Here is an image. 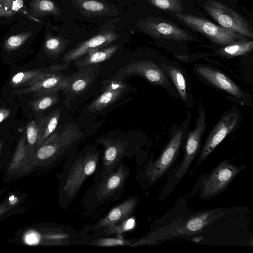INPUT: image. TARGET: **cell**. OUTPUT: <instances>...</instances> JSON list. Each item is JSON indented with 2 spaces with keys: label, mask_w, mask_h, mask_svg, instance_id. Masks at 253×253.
Here are the masks:
<instances>
[{
  "label": "cell",
  "mask_w": 253,
  "mask_h": 253,
  "mask_svg": "<svg viewBox=\"0 0 253 253\" xmlns=\"http://www.w3.org/2000/svg\"><path fill=\"white\" fill-rule=\"evenodd\" d=\"M101 152L86 149L73 151L66 158L59 173V197L60 206L67 210L76 198L85 180L96 170Z\"/></svg>",
  "instance_id": "1"
},
{
  "label": "cell",
  "mask_w": 253,
  "mask_h": 253,
  "mask_svg": "<svg viewBox=\"0 0 253 253\" xmlns=\"http://www.w3.org/2000/svg\"><path fill=\"white\" fill-rule=\"evenodd\" d=\"M129 174V167L121 159L109 172L96 175L93 183L81 201L83 207L92 212L118 199L124 192L126 181Z\"/></svg>",
  "instance_id": "2"
},
{
  "label": "cell",
  "mask_w": 253,
  "mask_h": 253,
  "mask_svg": "<svg viewBox=\"0 0 253 253\" xmlns=\"http://www.w3.org/2000/svg\"><path fill=\"white\" fill-rule=\"evenodd\" d=\"M82 137L78 127L72 124L61 131L55 132L36 148L32 158L25 164L24 170L34 167L50 168L66 158L75 149Z\"/></svg>",
  "instance_id": "3"
},
{
  "label": "cell",
  "mask_w": 253,
  "mask_h": 253,
  "mask_svg": "<svg viewBox=\"0 0 253 253\" xmlns=\"http://www.w3.org/2000/svg\"><path fill=\"white\" fill-rule=\"evenodd\" d=\"M176 17L191 29L208 37L212 42L222 46H226L247 38L208 20L191 14L175 13Z\"/></svg>",
  "instance_id": "4"
},
{
  "label": "cell",
  "mask_w": 253,
  "mask_h": 253,
  "mask_svg": "<svg viewBox=\"0 0 253 253\" xmlns=\"http://www.w3.org/2000/svg\"><path fill=\"white\" fill-rule=\"evenodd\" d=\"M203 7L220 26L247 38H253V30L249 23L230 7L214 0H206Z\"/></svg>",
  "instance_id": "5"
},
{
  "label": "cell",
  "mask_w": 253,
  "mask_h": 253,
  "mask_svg": "<svg viewBox=\"0 0 253 253\" xmlns=\"http://www.w3.org/2000/svg\"><path fill=\"white\" fill-rule=\"evenodd\" d=\"M244 167L228 160L220 162L204 179L201 198L210 199L225 190Z\"/></svg>",
  "instance_id": "6"
},
{
  "label": "cell",
  "mask_w": 253,
  "mask_h": 253,
  "mask_svg": "<svg viewBox=\"0 0 253 253\" xmlns=\"http://www.w3.org/2000/svg\"><path fill=\"white\" fill-rule=\"evenodd\" d=\"M183 139V131L177 130L170 138L158 158L148 163L144 176L149 182H156L173 165L178 157Z\"/></svg>",
  "instance_id": "7"
},
{
  "label": "cell",
  "mask_w": 253,
  "mask_h": 253,
  "mask_svg": "<svg viewBox=\"0 0 253 253\" xmlns=\"http://www.w3.org/2000/svg\"><path fill=\"white\" fill-rule=\"evenodd\" d=\"M137 26L142 33L153 38L177 42L195 40L187 31L174 23L160 18L140 19L137 21Z\"/></svg>",
  "instance_id": "8"
},
{
  "label": "cell",
  "mask_w": 253,
  "mask_h": 253,
  "mask_svg": "<svg viewBox=\"0 0 253 253\" xmlns=\"http://www.w3.org/2000/svg\"><path fill=\"white\" fill-rule=\"evenodd\" d=\"M229 210L228 208L213 209L199 212L185 221L174 226L173 228L167 229L166 235L162 237L160 240L197 234L211 223L229 213Z\"/></svg>",
  "instance_id": "9"
},
{
  "label": "cell",
  "mask_w": 253,
  "mask_h": 253,
  "mask_svg": "<svg viewBox=\"0 0 253 253\" xmlns=\"http://www.w3.org/2000/svg\"><path fill=\"white\" fill-rule=\"evenodd\" d=\"M206 113L204 108L199 106L195 127L188 133L183 159L177 170L175 175L176 178H181L183 177L196 157L200 153L201 139L206 129Z\"/></svg>",
  "instance_id": "10"
},
{
  "label": "cell",
  "mask_w": 253,
  "mask_h": 253,
  "mask_svg": "<svg viewBox=\"0 0 253 253\" xmlns=\"http://www.w3.org/2000/svg\"><path fill=\"white\" fill-rule=\"evenodd\" d=\"M239 114L230 112L224 115L209 133L199 155L195 166L203 163L215 148L236 126Z\"/></svg>",
  "instance_id": "11"
},
{
  "label": "cell",
  "mask_w": 253,
  "mask_h": 253,
  "mask_svg": "<svg viewBox=\"0 0 253 253\" xmlns=\"http://www.w3.org/2000/svg\"><path fill=\"white\" fill-rule=\"evenodd\" d=\"M98 142L103 146V153L100 168L96 175L109 172L120 160L125 157L130 158L133 155L127 140L100 138Z\"/></svg>",
  "instance_id": "12"
},
{
  "label": "cell",
  "mask_w": 253,
  "mask_h": 253,
  "mask_svg": "<svg viewBox=\"0 0 253 253\" xmlns=\"http://www.w3.org/2000/svg\"><path fill=\"white\" fill-rule=\"evenodd\" d=\"M140 76L157 85L168 86V78L165 72L156 63L147 61L132 62L119 70L114 79L120 80L127 75Z\"/></svg>",
  "instance_id": "13"
},
{
  "label": "cell",
  "mask_w": 253,
  "mask_h": 253,
  "mask_svg": "<svg viewBox=\"0 0 253 253\" xmlns=\"http://www.w3.org/2000/svg\"><path fill=\"white\" fill-rule=\"evenodd\" d=\"M139 201V198L132 196L112 208L102 218L95 223L85 226L81 231L80 236L117 223L131 216Z\"/></svg>",
  "instance_id": "14"
},
{
  "label": "cell",
  "mask_w": 253,
  "mask_h": 253,
  "mask_svg": "<svg viewBox=\"0 0 253 253\" xmlns=\"http://www.w3.org/2000/svg\"><path fill=\"white\" fill-rule=\"evenodd\" d=\"M95 65L82 67L77 73L67 77V85L63 91L66 97L65 104L67 107L76 97L91 85L98 74L99 67Z\"/></svg>",
  "instance_id": "15"
},
{
  "label": "cell",
  "mask_w": 253,
  "mask_h": 253,
  "mask_svg": "<svg viewBox=\"0 0 253 253\" xmlns=\"http://www.w3.org/2000/svg\"><path fill=\"white\" fill-rule=\"evenodd\" d=\"M119 37L117 33L113 31H106L100 32L78 43L64 55L62 61L69 63L76 60L91 50L108 45L117 40Z\"/></svg>",
  "instance_id": "16"
},
{
  "label": "cell",
  "mask_w": 253,
  "mask_h": 253,
  "mask_svg": "<svg viewBox=\"0 0 253 253\" xmlns=\"http://www.w3.org/2000/svg\"><path fill=\"white\" fill-rule=\"evenodd\" d=\"M67 77L57 73H51L30 86L15 89L13 93L22 95L35 93L39 96L51 91H63L67 85Z\"/></svg>",
  "instance_id": "17"
},
{
  "label": "cell",
  "mask_w": 253,
  "mask_h": 253,
  "mask_svg": "<svg viewBox=\"0 0 253 253\" xmlns=\"http://www.w3.org/2000/svg\"><path fill=\"white\" fill-rule=\"evenodd\" d=\"M102 93L87 107V110L95 112L103 110L113 103L125 92L126 85L120 80L114 79L106 82Z\"/></svg>",
  "instance_id": "18"
},
{
  "label": "cell",
  "mask_w": 253,
  "mask_h": 253,
  "mask_svg": "<svg viewBox=\"0 0 253 253\" xmlns=\"http://www.w3.org/2000/svg\"><path fill=\"white\" fill-rule=\"evenodd\" d=\"M196 71L201 77L215 86L235 97L244 96L241 88L228 77L219 71L204 66H197Z\"/></svg>",
  "instance_id": "19"
},
{
  "label": "cell",
  "mask_w": 253,
  "mask_h": 253,
  "mask_svg": "<svg viewBox=\"0 0 253 253\" xmlns=\"http://www.w3.org/2000/svg\"><path fill=\"white\" fill-rule=\"evenodd\" d=\"M71 0L76 9L84 16H114L119 13L118 9L115 6L102 0Z\"/></svg>",
  "instance_id": "20"
},
{
  "label": "cell",
  "mask_w": 253,
  "mask_h": 253,
  "mask_svg": "<svg viewBox=\"0 0 253 253\" xmlns=\"http://www.w3.org/2000/svg\"><path fill=\"white\" fill-rule=\"evenodd\" d=\"M137 239H125L123 237L97 236L92 235H85L80 236L76 242L75 245H87L103 247L118 246L132 247Z\"/></svg>",
  "instance_id": "21"
},
{
  "label": "cell",
  "mask_w": 253,
  "mask_h": 253,
  "mask_svg": "<svg viewBox=\"0 0 253 253\" xmlns=\"http://www.w3.org/2000/svg\"><path fill=\"white\" fill-rule=\"evenodd\" d=\"M120 47V45L112 44L94 49L87 53L84 57L76 61L75 64L77 66L82 68L107 61L115 54Z\"/></svg>",
  "instance_id": "22"
},
{
  "label": "cell",
  "mask_w": 253,
  "mask_h": 253,
  "mask_svg": "<svg viewBox=\"0 0 253 253\" xmlns=\"http://www.w3.org/2000/svg\"><path fill=\"white\" fill-rule=\"evenodd\" d=\"M53 72L43 70L21 71L13 76L9 84L11 87L16 89L29 87Z\"/></svg>",
  "instance_id": "23"
},
{
  "label": "cell",
  "mask_w": 253,
  "mask_h": 253,
  "mask_svg": "<svg viewBox=\"0 0 253 253\" xmlns=\"http://www.w3.org/2000/svg\"><path fill=\"white\" fill-rule=\"evenodd\" d=\"M60 117V109L57 108L39 121L37 124L39 129V138L36 148L41 145L55 132Z\"/></svg>",
  "instance_id": "24"
},
{
  "label": "cell",
  "mask_w": 253,
  "mask_h": 253,
  "mask_svg": "<svg viewBox=\"0 0 253 253\" xmlns=\"http://www.w3.org/2000/svg\"><path fill=\"white\" fill-rule=\"evenodd\" d=\"M135 218L130 216L117 223L94 231L86 235L97 236L115 235L119 237H123V234L132 230L135 226Z\"/></svg>",
  "instance_id": "25"
},
{
  "label": "cell",
  "mask_w": 253,
  "mask_h": 253,
  "mask_svg": "<svg viewBox=\"0 0 253 253\" xmlns=\"http://www.w3.org/2000/svg\"><path fill=\"white\" fill-rule=\"evenodd\" d=\"M253 48V41L245 39L224 46L218 50V53L225 57H233L249 53L252 51Z\"/></svg>",
  "instance_id": "26"
},
{
  "label": "cell",
  "mask_w": 253,
  "mask_h": 253,
  "mask_svg": "<svg viewBox=\"0 0 253 253\" xmlns=\"http://www.w3.org/2000/svg\"><path fill=\"white\" fill-rule=\"evenodd\" d=\"M162 68L166 70V73L169 76L173 82L179 95L185 101L187 98L186 82L182 73L176 67L171 66H166L160 63Z\"/></svg>",
  "instance_id": "27"
},
{
  "label": "cell",
  "mask_w": 253,
  "mask_h": 253,
  "mask_svg": "<svg viewBox=\"0 0 253 253\" xmlns=\"http://www.w3.org/2000/svg\"><path fill=\"white\" fill-rule=\"evenodd\" d=\"M58 92L51 91L39 95V97L32 102V108L36 111H41L53 106L58 101Z\"/></svg>",
  "instance_id": "28"
},
{
  "label": "cell",
  "mask_w": 253,
  "mask_h": 253,
  "mask_svg": "<svg viewBox=\"0 0 253 253\" xmlns=\"http://www.w3.org/2000/svg\"><path fill=\"white\" fill-rule=\"evenodd\" d=\"M69 40L61 37H50L44 44L45 51L50 56H58L66 48Z\"/></svg>",
  "instance_id": "29"
},
{
  "label": "cell",
  "mask_w": 253,
  "mask_h": 253,
  "mask_svg": "<svg viewBox=\"0 0 253 253\" xmlns=\"http://www.w3.org/2000/svg\"><path fill=\"white\" fill-rule=\"evenodd\" d=\"M25 141L26 135L24 134L19 141L14 156L10 165L9 170L17 169L24 164V162L26 164L28 161Z\"/></svg>",
  "instance_id": "30"
},
{
  "label": "cell",
  "mask_w": 253,
  "mask_h": 253,
  "mask_svg": "<svg viewBox=\"0 0 253 253\" xmlns=\"http://www.w3.org/2000/svg\"><path fill=\"white\" fill-rule=\"evenodd\" d=\"M25 135L26 139L28 142V148L30 149L28 151L29 160L32 158L33 153H34V149L35 147L36 148L39 138V129L37 123L35 121L33 120L28 123Z\"/></svg>",
  "instance_id": "31"
},
{
  "label": "cell",
  "mask_w": 253,
  "mask_h": 253,
  "mask_svg": "<svg viewBox=\"0 0 253 253\" xmlns=\"http://www.w3.org/2000/svg\"><path fill=\"white\" fill-rule=\"evenodd\" d=\"M156 7L177 13L183 11L182 3L180 0H148Z\"/></svg>",
  "instance_id": "32"
},
{
  "label": "cell",
  "mask_w": 253,
  "mask_h": 253,
  "mask_svg": "<svg viewBox=\"0 0 253 253\" xmlns=\"http://www.w3.org/2000/svg\"><path fill=\"white\" fill-rule=\"evenodd\" d=\"M36 8L41 15L60 16L61 14L59 7L51 0H37Z\"/></svg>",
  "instance_id": "33"
},
{
  "label": "cell",
  "mask_w": 253,
  "mask_h": 253,
  "mask_svg": "<svg viewBox=\"0 0 253 253\" xmlns=\"http://www.w3.org/2000/svg\"><path fill=\"white\" fill-rule=\"evenodd\" d=\"M31 36L27 32L9 37L5 42L4 48L8 51L13 50L19 47Z\"/></svg>",
  "instance_id": "34"
},
{
  "label": "cell",
  "mask_w": 253,
  "mask_h": 253,
  "mask_svg": "<svg viewBox=\"0 0 253 253\" xmlns=\"http://www.w3.org/2000/svg\"><path fill=\"white\" fill-rule=\"evenodd\" d=\"M42 238L40 233L36 231H29L27 232L24 237V241L30 245H36L38 244Z\"/></svg>",
  "instance_id": "35"
},
{
  "label": "cell",
  "mask_w": 253,
  "mask_h": 253,
  "mask_svg": "<svg viewBox=\"0 0 253 253\" xmlns=\"http://www.w3.org/2000/svg\"><path fill=\"white\" fill-rule=\"evenodd\" d=\"M10 114V111L7 108H0V123L7 118Z\"/></svg>",
  "instance_id": "36"
},
{
  "label": "cell",
  "mask_w": 253,
  "mask_h": 253,
  "mask_svg": "<svg viewBox=\"0 0 253 253\" xmlns=\"http://www.w3.org/2000/svg\"><path fill=\"white\" fill-rule=\"evenodd\" d=\"M12 15H13V13L10 11H7L0 8V16H10Z\"/></svg>",
  "instance_id": "37"
},
{
  "label": "cell",
  "mask_w": 253,
  "mask_h": 253,
  "mask_svg": "<svg viewBox=\"0 0 253 253\" xmlns=\"http://www.w3.org/2000/svg\"><path fill=\"white\" fill-rule=\"evenodd\" d=\"M10 207H6L5 206H0V214L4 212H5L7 210V209H10Z\"/></svg>",
  "instance_id": "38"
},
{
  "label": "cell",
  "mask_w": 253,
  "mask_h": 253,
  "mask_svg": "<svg viewBox=\"0 0 253 253\" xmlns=\"http://www.w3.org/2000/svg\"><path fill=\"white\" fill-rule=\"evenodd\" d=\"M1 146V143H0V149Z\"/></svg>",
  "instance_id": "39"
}]
</instances>
